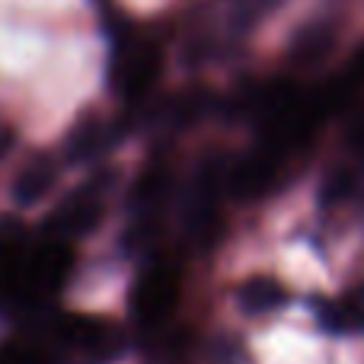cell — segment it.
I'll return each mask as SVG.
<instances>
[{
    "instance_id": "52a82bcc",
    "label": "cell",
    "mask_w": 364,
    "mask_h": 364,
    "mask_svg": "<svg viewBox=\"0 0 364 364\" xmlns=\"http://www.w3.org/2000/svg\"><path fill=\"white\" fill-rule=\"evenodd\" d=\"M173 179L164 164H154L144 176L138 179L132 192V240H147L154 227L164 218V208L170 201Z\"/></svg>"
},
{
    "instance_id": "8fae6325",
    "label": "cell",
    "mask_w": 364,
    "mask_h": 364,
    "mask_svg": "<svg viewBox=\"0 0 364 364\" xmlns=\"http://www.w3.org/2000/svg\"><path fill=\"white\" fill-rule=\"evenodd\" d=\"M55 182H58V164L51 157H45V154H38L36 160H29L23 166V173L13 182V195H16L19 205H36L38 198H45L51 192Z\"/></svg>"
},
{
    "instance_id": "ba28073f",
    "label": "cell",
    "mask_w": 364,
    "mask_h": 364,
    "mask_svg": "<svg viewBox=\"0 0 364 364\" xmlns=\"http://www.w3.org/2000/svg\"><path fill=\"white\" fill-rule=\"evenodd\" d=\"M119 141H122V125L106 119H83L68 138V160H74V164L100 160Z\"/></svg>"
},
{
    "instance_id": "5bb4252c",
    "label": "cell",
    "mask_w": 364,
    "mask_h": 364,
    "mask_svg": "<svg viewBox=\"0 0 364 364\" xmlns=\"http://www.w3.org/2000/svg\"><path fill=\"white\" fill-rule=\"evenodd\" d=\"M0 364H55V355L42 342L16 339L0 346Z\"/></svg>"
},
{
    "instance_id": "4fadbf2b",
    "label": "cell",
    "mask_w": 364,
    "mask_h": 364,
    "mask_svg": "<svg viewBox=\"0 0 364 364\" xmlns=\"http://www.w3.org/2000/svg\"><path fill=\"white\" fill-rule=\"evenodd\" d=\"M282 0H230V13H227V23L233 32H250L259 19H265Z\"/></svg>"
},
{
    "instance_id": "7a4b0ae2",
    "label": "cell",
    "mask_w": 364,
    "mask_h": 364,
    "mask_svg": "<svg viewBox=\"0 0 364 364\" xmlns=\"http://www.w3.org/2000/svg\"><path fill=\"white\" fill-rule=\"evenodd\" d=\"M112 36V55H109V83L128 102L144 100L154 90L160 70H164V51L151 36L134 32V26L115 23L109 29Z\"/></svg>"
},
{
    "instance_id": "277c9868",
    "label": "cell",
    "mask_w": 364,
    "mask_h": 364,
    "mask_svg": "<svg viewBox=\"0 0 364 364\" xmlns=\"http://www.w3.org/2000/svg\"><path fill=\"white\" fill-rule=\"evenodd\" d=\"M182 294V282H179V269L173 262H154L151 269H144L138 275L128 297L132 316L141 329H154L164 326L173 316Z\"/></svg>"
},
{
    "instance_id": "5b68a950",
    "label": "cell",
    "mask_w": 364,
    "mask_h": 364,
    "mask_svg": "<svg viewBox=\"0 0 364 364\" xmlns=\"http://www.w3.org/2000/svg\"><path fill=\"white\" fill-rule=\"evenodd\" d=\"M282 164L284 154L278 147L259 141V147H252L250 154L230 160V170H227V195L240 201H252L269 195L272 188L278 186V176H282Z\"/></svg>"
},
{
    "instance_id": "6da1fadb",
    "label": "cell",
    "mask_w": 364,
    "mask_h": 364,
    "mask_svg": "<svg viewBox=\"0 0 364 364\" xmlns=\"http://www.w3.org/2000/svg\"><path fill=\"white\" fill-rule=\"evenodd\" d=\"M48 346L70 364H112L128 348V336L106 316L68 314L48 323Z\"/></svg>"
},
{
    "instance_id": "9a60e30c",
    "label": "cell",
    "mask_w": 364,
    "mask_h": 364,
    "mask_svg": "<svg viewBox=\"0 0 364 364\" xmlns=\"http://www.w3.org/2000/svg\"><path fill=\"white\" fill-rule=\"evenodd\" d=\"M348 147L355 151V157L364 160V109L352 119V128H348Z\"/></svg>"
},
{
    "instance_id": "7c38bea8",
    "label": "cell",
    "mask_w": 364,
    "mask_h": 364,
    "mask_svg": "<svg viewBox=\"0 0 364 364\" xmlns=\"http://www.w3.org/2000/svg\"><path fill=\"white\" fill-rule=\"evenodd\" d=\"M336 48V32L333 26L326 23H314V26H304L301 32L294 36V45H291V58H294L297 64H320L326 61L329 55H333Z\"/></svg>"
},
{
    "instance_id": "30bf717a",
    "label": "cell",
    "mask_w": 364,
    "mask_h": 364,
    "mask_svg": "<svg viewBox=\"0 0 364 364\" xmlns=\"http://www.w3.org/2000/svg\"><path fill=\"white\" fill-rule=\"evenodd\" d=\"M237 301H240V307H243L246 314L262 316V314H272V310H282L284 304L291 301V294H288V288H284L282 282H275V278L256 275V278H250V282L240 284Z\"/></svg>"
},
{
    "instance_id": "9c48e42d",
    "label": "cell",
    "mask_w": 364,
    "mask_h": 364,
    "mask_svg": "<svg viewBox=\"0 0 364 364\" xmlns=\"http://www.w3.org/2000/svg\"><path fill=\"white\" fill-rule=\"evenodd\" d=\"M314 310L326 333H364V284L352 288L342 301H314Z\"/></svg>"
},
{
    "instance_id": "8992f818",
    "label": "cell",
    "mask_w": 364,
    "mask_h": 364,
    "mask_svg": "<svg viewBox=\"0 0 364 364\" xmlns=\"http://www.w3.org/2000/svg\"><path fill=\"white\" fill-rule=\"evenodd\" d=\"M102 182H90L83 188H74L68 198H61V205L51 211L48 227L45 230L58 240H77L83 233H90L102 218Z\"/></svg>"
},
{
    "instance_id": "3957f363",
    "label": "cell",
    "mask_w": 364,
    "mask_h": 364,
    "mask_svg": "<svg viewBox=\"0 0 364 364\" xmlns=\"http://www.w3.org/2000/svg\"><path fill=\"white\" fill-rule=\"evenodd\" d=\"M29 230L16 220L0 224V314L36 316L29 291Z\"/></svg>"
}]
</instances>
